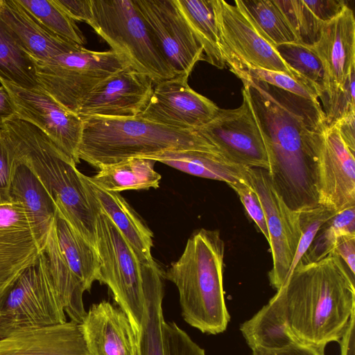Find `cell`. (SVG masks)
I'll use <instances>...</instances> for the list:
<instances>
[{"instance_id": "cell-1", "label": "cell", "mask_w": 355, "mask_h": 355, "mask_svg": "<svg viewBox=\"0 0 355 355\" xmlns=\"http://www.w3.org/2000/svg\"><path fill=\"white\" fill-rule=\"evenodd\" d=\"M241 81L242 96L264 143L275 189L293 211L318 206L315 164L327 125L319 101L263 82Z\"/></svg>"}, {"instance_id": "cell-2", "label": "cell", "mask_w": 355, "mask_h": 355, "mask_svg": "<svg viewBox=\"0 0 355 355\" xmlns=\"http://www.w3.org/2000/svg\"><path fill=\"white\" fill-rule=\"evenodd\" d=\"M272 299L298 343L325 348L340 342L354 314V277L332 252L316 262H298Z\"/></svg>"}, {"instance_id": "cell-3", "label": "cell", "mask_w": 355, "mask_h": 355, "mask_svg": "<svg viewBox=\"0 0 355 355\" xmlns=\"http://www.w3.org/2000/svg\"><path fill=\"white\" fill-rule=\"evenodd\" d=\"M224 254L220 232L202 228L164 273L177 287L183 319L204 334L225 331L230 320L224 297Z\"/></svg>"}, {"instance_id": "cell-4", "label": "cell", "mask_w": 355, "mask_h": 355, "mask_svg": "<svg viewBox=\"0 0 355 355\" xmlns=\"http://www.w3.org/2000/svg\"><path fill=\"white\" fill-rule=\"evenodd\" d=\"M19 161L37 175L53 198L57 210L96 247V214L74 161L42 130L16 116L3 128Z\"/></svg>"}, {"instance_id": "cell-5", "label": "cell", "mask_w": 355, "mask_h": 355, "mask_svg": "<svg viewBox=\"0 0 355 355\" xmlns=\"http://www.w3.org/2000/svg\"><path fill=\"white\" fill-rule=\"evenodd\" d=\"M82 119L78 157L98 168L168 150H195L220 154L197 130L173 128L138 116H86Z\"/></svg>"}, {"instance_id": "cell-6", "label": "cell", "mask_w": 355, "mask_h": 355, "mask_svg": "<svg viewBox=\"0 0 355 355\" xmlns=\"http://www.w3.org/2000/svg\"><path fill=\"white\" fill-rule=\"evenodd\" d=\"M96 214V245L100 267L98 281L107 286L119 308L136 331L142 318L146 289L162 280L164 273L156 263L143 262L111 220L100 209L84 184Z\"/></svg>"}, {"instance_id": "cell-7", "label": "cell", "mask_w": 355, "mask_h": 355, "mask_svg": "<svg viewBox=\"0 0 355 355\" xmlns=\"http://www.w3.org/2000/svg\"><path fill=\"white\" fill-rule=\"evenodd\" d=\"M92 28L130 66L155 84L176 73L158 49L134 0H92Z\"/></svg>"}, {"instance_id": "cell-8", "label": "cell", "mask_w": 355, "mask_h": 355, "mask_svg": "<svg viewBox=\"0 0 355 355\" xmlns=\"http://www.w3.org/2000/svg\"><path fill=\"white\" fill-rule=\"evenodd\" d=\"M35 63L39 87L71 112L100 83L130 66L122 55L84 47Z\"/></svg>"}, {"instance_id": "cell-9", "label": "cell", "mask_w": 355, "mask_h": 355, "mask_svg": "<svg viewBox=\"0 0 355 355\" xmlns=\"http://www.w3.org/2000/svg\"><path fill=\"white\" fill-rule=\"evenodd\" d=\"M67 322L43 251L0 298V338L21 329Z\"/></svg>"}, {"instance_id": "cell-10", "label": "cell", "mask_w": 355, "mask_h": 355, "mask_svg": "<svg viewBox=\"0 0 355 355\" xmlns=\"http://www.w3.org/2000/svg\"><path fill=\"white\" fill-rule=\"evenodd\" d=\"M212 3L226 66L230 71L261 68L287 73L309 84L284 61L239 5L234 3L232 6L223 0H212Z\"/></svg>"}, {"instance_id": "cell-11", "label": "cell", "mask_w": 355, "mask_h": 355, "mask_svg": "<svg viewBox=\"0 0 355 355\" xmlns=\"http://www.w3.org/2000/svg\"><path fill=\"white\" fill-rule=\"evenodd\" d=\"M245 175L264 211L272 258L268 279L270 284L277 291L288 277L301 236L297 211L291 209L283 200L267 170L247 167Z\"/></svg>"}, {"instance_id": "cell-12", "label": "cell", "mask_w": 355, "mask_h": 355, "mask_svg": "<svg viewBox=\"0 0 355 355\" xmlns=\"http://www.w3.org/2000/svg\"><path fill=\"white\" fill-rule=\"evenodd\" d=\"M14 104L16 117L40 130L77 164L83 128L82 118L70 111L40 87L25 88L0 79Z\"/></svg>"}, {"instance_id": "cell-13", "label": "cell", "mask_w": 355, "mask_h": 355, "mask_svg": "<svg viewBox=\"0 0 355 355\" xmlns=\"http://www.w3.org/2000/svg\"><path fill=\"white\" fill-rule=\"evenodd\" d=\"M134 2L166 61L176 75L189 76L205 55L175 0Z\"/></svg>"}, {"instance_id": "cell-14", "label": "cell", "mask_w": 355, "mask_h": 355, "mask_svg": "<svg viewBox=\"0 0 355 355\" xmlns=\"http://www.w3.org/2000/svg\"><path fill=\"white\" fill-rule=\"evenodd\" d=\"M197 131L227 160L269 171L266 149L245 97L237 108H220L215 117Z\"/></svg>"}, {"instance_id": "cell-15", "label": "cell", "mask_w": 355, "mask_h": 355, "mask_svg": "<svg viewBox=\"0 0 355 355\" xmlns=\"http://www.w3.org/2000/svg\"><path fill=\"white\" fill-rule=\"evenodd\" d=\"M324 71V89L320 98L324 112L341 101L348 77L355 69V19L347 6L332 20L324 22L318 41L311 46Z\"/></svg>"}, {"instance_id": "cell-16", "label": "cell", "mask_w": 355, "mask_h": 355, "mask_svg": "<svg viewBox=\"0 0 355 355\" xmlns=\"http://www.w3.org/2000/svg\"><path fill=\"white\" fill-rule=\"evenodd\" d=\"M354 153L335 124L326 126L315 164L318 205L336 212L355 206Z\"/></svg>"}, {"instance_id": "cell-17", "label": "cell", "mask_w": 355, "mask_h": 355, "mask_svg": "<svg viewBox=\"0 0 355 355\" xmlns=\"http://www.w3.org/2000/svg\"><path fill=\"white\" fill-rule=\"evenodd\" d=\"M189 77L177 75L155 84L147 106L138 116L180 130H197L208 123L220 108L191 89Z\"/></svg>"}, {"instance_id": "cell-18", "label": "cell", "mask_w": 355, "mask_h": 355, "mask_svg": "<svg viewBox=\"0 0 355 355\" xmlns=\"http://www.w3.org/2000/svg\"><path fill=\"white\" fill-rule=\"evenodd\" d=\"M154 85L150 77L126 67L96 86L76 113L81 118L137 116L147 106Z\"/></svg>"}, {"instance_id": "cell-19", "label": "cell", "mask_w": 355, "mask_h": 355, "mask_svg": "<svg viewBox=\"0 0 355 355\" xmlns=\"http://www.w3.org/2000/svg\"><path fill=\"white\" fill-rule=\"evenodd\" d=\"M42 252L22 205H0V298Z\"/></svg>"}, {"instance_id": "cell-20", "label": "cell", "mask_w": 355, "mask_h": 355, "mask_svg": "<svg viewBox=\"0 0 355 355\" xmlns=\"http://www.w3.org/2000/svg\"><path fill=\"white\" fill-rule=\"evenodd\" d=\"M80 325L91 355H138L137 334L130 319L110 302L92 304Z\"/></svg>"}, {"instance_id": "cell-21", "label": "cell", "mask_w": 355, "mask_h": 355, "mask_svg": "<svg viewBox=\"0 0 355 355\" xmlns=\"http://www.w3.org/2000/svg\"><path fill=\"white\" fill-rule=\"evenodd\" d=\"M0 355H91L81 325L72 321L12 331L0 338Z\"/></svg>"}, {"instance_id": "cell-22", "label": "cell", "mask_w": 355, "mask_h": 355, "mask_svg": "<svg viewBox=\"0 0 355 355\" xmlns=\"http://www.w3.org/2000/svg\"><path fill=\"white\" fill-rule=\"evenodd\" d=\"M0 20L36 62L83 47L49 32L17 0H0Z\"/></svg>"}, {"instance_id": "cell-23", "label": "cell", "mask_w": 355, "mask_h": 355, "mask_svg": "<svg viewBox=\"0 0 355 355\" xmlns=\"http://www.w3.org/2000/svg\"><path fill=\"white\" fill-rule=\"evenodd\" d=\"M80 177L100 209L111 220L139 259L147 263L155 262L151 254L153 232L121 195L98 187L82 173Z\"/></svg>"}, {"instance_id": "cell-24", "label": "cell", "mask_w": 355, "mask_h": 355, "mask_svg": "<svg viewBox=\"0 0 355 355\" xmlns=\"http://www.w3.org/2000/svg\"><path fill=\"white\" fill-rule=\"evenodd\" d=\"M10 197L12 202H19L24 207L35 237L43 249L53 225L57 208L35 173L20 161L11 182Z\"/></svg>"}, {"instance_id": "cell-25", "label": "cell", "mask_w": 355, "mask_h": 355, "mask_svg": "<svg viewBox=\"0 0 355 355\" xmlns=\"http://www.w3.org/2000/svg\"><path fill=\"white\" fill-rule=\"evenodd\" d=\"M142 158L161 162L194 176L225 182L228 185L246 180L247 166L234 164L216 153L168 150Z\"/></svg>"}, {"instance_id": "cell-26", "label": "cell", "mask_w": 355, "mask_h": 355, "mask_svg": "<svg viewBox=\"0 0 355 355\" xmlns=\"http://www.w3.org/2000/svg\"><path fill=\"white\" fill-rule=\"evenodd\" d=\"M54 229L64 260L85 291H90L98 279L100 262L96 247L83 238L58 210Z\"/></svg>"}, {"instance_id": "cell-27", "label": "cell", "mask_w": 355, "mask_h": 355, "mask_svg": "<svg viewBox=\"0 0 355 355\" xmlns=\"http://www.w3.org/2000/svg\"><path fill=\"white\" fill-rule=\"evenodd\" d=\"M42 251L49 270L64 311L71 321L80 324L86 315L83 295L85 289L80 280L71 271L58 244L54 223L49 233Z\"/></svg>"}, {"instance_id": "cell-28", "label": "cell", "mask_w": 355, "mask_h": 355, "mask_svg": "<svg viewBox=\"0 0 355 355\" xmlns=\"http://www.w3.org/2000/svg\"><path fill=\"white\" fill-rule=\"evenodd\" d=\"M202 48L205 61L223 69L226 66L212 0H175Z\"/></svg>"}, {"instance_id": "cell-29", "label": "cell", "mask_w": 355, "mask_h": 355, "mask_svg": "<svg viewBox=\"0 0 355 355\" xmlns=\"http://www.w3.org/2000/svg\"><path fill=\"white\" fill-rule=\"evenodd\" d=\"M155 161L132 158L114 164L102 166L90 180L110 191L141 190L159 187L162 176L154 169Z\"/></svg>"}, {"instance_id": "cell-30", "label": "cell", "mask_w": 355, "mask_h": 355, "mask_svg": "<svg viewBox=\"0 0 355 355\" xmlns=\"http://www.w3.org/2000/svg\"><path fill=\"white\" fill-rule=\"evenodd\" d=\"M240 331L252 351L277 349L298 343L289 331L272 298L250 319L240 325Z\"/></svg>"}, {"instance_id": "cell-31", "label": "cell", "mask_w": 355, "mask_h": 355, "mask_svg": "<svg viewBox=\"0 0 355 355\" xmlns=\"http://www.w3.org/2000/svg\"><path fill=\"white\" fill-rule=\"evenodd\" d=\"M164 295L163 280L151 284L145 291L144 311L137 333L138 355H164L162 336Z\"/></svg>"}, {"instance_id": "cell-32", "label": "cell", "mask_w": 355, "mask_h": 355, "mask_svg": "<svg viewBox=\"0 0 355 355\" xmlns=\"http://www.w3.org/2000/svg\"><path fill=\"white\" fill-rule=\"evenodd\" d=\"M259 33L273 46L297 42L292 28L275 0H237Z\"/></svg>"}, {"instance_id": "cell-33", "label": "cell", "mask_w": 355, "mask_h": 355, "mask_svg": "<svg viewBox=\"0 0 355 355\" xmlns=\"http://www.w3.org/2000/svg\"><path fill=\"white\" fill-rule=\"evenodd\" d=\"M0 79L25 88L39 87L35 61L1 20Z\"/></svg>"}, {"instance_id": "cell-34", "label": "cell", "mask_w": 355, "mask_h": 355, "mask_svg": "<svg viewBox=\"0 0 355 355\" xmlns=\"http://www.w3.org/2000/svg\"><path fill=\"white\" fill-rule=\"evenodd\" d=\"M46 30L83 46L86 39L73 21L55 0H17Z\"/></svg>"}, {"instance_id": "cell-35", "label": "cell", "mask_w": 355, "mask_h": 355, "mask_svg": "<svg viewBox=\"0 0 355 355\" xmlns=\"http://www.w3.org/2000/svg\"><path fill=\"white\" fill-rule=\"evenodd\" d=\"M355 234V206L338 212L318 230L309 249L299 262H316L334 252L339 237Z\"/></svg>"}, {"instance_id": "cell-36", "label": "cell", "mask_w": 355, "mask_h": 355, "mask_svg": "<svg viewBox=\"0 0 355 355\" xmlns=\"http://www.w3.org/2000/svg\"><path fill=\"white\" fill-rule=\"evenodd\" d=\"M284 61L304 81L320 93L324 89V71L322 63L311 46L300 42L278 45L275 47Z\"/></svg>"}, {"instance_id": "cell-37", "label": "cell", "mask_w": 355, "mask_h": 355, "mask_svg": "<svg viewBox=\"0 0 355 355\" xmlns=\"http://www.w3.org/2000/svg\"><path fill=\"white\" fill-rule=\"evenodd\" d=\"M291 27L297 42L313 46L319 40L324 22L320 21L303 0H275Z\"/></svg>"}, {"instance_id": "cell-38", "label": "cell", "mask_w": 355, "mask_h": 355, "mask_svg": "<svg viewBox=\"0 0 355 355\" xmlns=\"http://www.w3.org/2000/svg\"><path fill=\"white\" fill-rule=\"evenodd\" d=\"M240 80L263 82L296 96L318 101L320 93L310 85L287 73L261 68L245 67L231 71Z\"/></svg>"}, {"instance_id": "cell-39", "label": "cell", "mask_w": 355, "mask_h": 355, "mask_svg": "<svg viewBox=\"0 0 355 355\" xmlns=\"http://www.w3.org/2000/svg\"><path fill=\"white\" fill-rule=\"evenodd\" d=\"M164 355H206L205 350L175 322H163Z\"/></svg>"}, {"instance_id": "cell-40", "label": "cell", "mask_w": 355, "mask_h": 355, "mask_svg": "<svg viewBox=\"0 0 355 355\" xmlns=\"http://www.w3.org/2000/svg\"><path fill=\"white\" fill-rule=\"evenodd\" d=\"M19 164L14 147L3 129H0V205L11 202L10 189Z\"/></svg>"}, {"instance_id": "cell-41", "label": "cell", "mask_w": 355, "mask_h": 355, "mask_svg": "<svg viewBox=\"0 0 355 355\" xmlns=\"http://www.w3.org/2000/svg\"><path fill=\"white\" fill-rule=\"evenodd\" d=\"M239 198L250 218L254 222L269 243V234L260 199L247 179L229 185Z\"/></svg>"}, {"instance_id": "cell-42", "label": "cell", "mask_w": 355, "mask_h": 355, "mask_svg": "<svg viewBox=\"0 0 355 355\" xmlns=\"http://www.w3.org/2000/svg\"><path fill=\"white\" fill-rule=\"evenodd\" d=\"M55 3L73 20L94 23L92 0H55Z\"/></svg>"}, {"instance_id": "cell-43", "label": "cell", "mask_w": 355, "mask_h": 355, "mask_svg": "<svg viewBox=\"0 0 355 355\" xmlns=\"http://www.w3.org/2000/svg\"><path fill=\"white\" fill-rule=\"evenodd\" d=\"M304 1L305 5L322 22H327L337 17L347 6L344 0Z\"/></svg>"}, {"instance_id": "cell-44", "label": "cell", "mask_w": 355, "mask_h": 355, "mask_svg": "<svg viewBox=\"0 0 355 355\" xmlns=\"http://www.w3.org/2000/svg\"><path fill=\"white\" fill-rule=\"evenodd\" d=\"M252 355H324V347L295 343L277 349H255Z\"/></svg>"}, {"instance_id": "cell-45", "label": "cell", "mask_w": 355, "mask_h": 355, "mask_svg": "<svg viewBox=\"0 0 355 355\" xmlns=\"http://www.w3.org/2000/svg\"><path fill=\"white\" fill-rule=\"evenodd\" d=\"M334 252L343 259L352 276L355 274V234L338 238Z\"/></svg>"}, {"instance_id": "cell-46", "label": "cell", "mask_w": 355, "mask_h": 355, "mask_svg": "<svg viewBox=\"0 0 355 355\" xmlns=\"http://www.w3.org/2000/svg\"><path fill=\"white\" fill-rule=\"evenodd\" d=\"M334 124L345 144L355 152V111L347 114Z\"/></svg>"}, {"instance_id": "cell-47", "label": "cell", "mask_w": 355, "mask_h": 355, "mask_svg": "<svg viewBox=\"0 0 355 355\" xmlns=\"http://www.w3.org/2000/svg\"><path fill=\"white\" fill-rule=\"evenodd\" d=\"M17 116L14 104L7 89L0 86V129L8 120Z\"/></svg>"}]
</instances>
